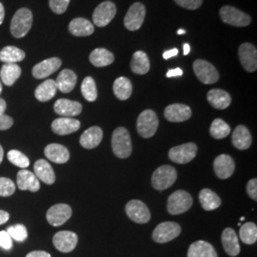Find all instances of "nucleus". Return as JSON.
Instances as JSON below:
<instances>
[{"instance_id":"052dcab7","label":"nucleus","mask_w":257,"mask_h":257,"mask_svg":"<svg viewBox=\"0 0 257 257\" xmlns=\"http://www.w3.org/2000/svg\"><path fill=\"white\" fill-rule=\"evenodd\" d=\"M1 92H2V85H1V83H0V94H1Z\"/></svg>"},{"instance_id":"a211bd4d","label":"nucleus","mask_w":257,"mask_h":257,"mask_svg":"<svg viewBox=\"0 0 257 257\" xmlns=\"http://www.w3.org/2000/svg\"><path fill=\"white\" fill-rule=\"evenodd\" d=\"M54 110L62 117H74L81 113L82 105L79 102L61 98L55 102Z\"/></svg>"},{"instance_id":"dca6fc26","label":"nucleus","mask_w":257,"mask_h":257,"mask_svg":"<svg viewBox=\"0 0 257 257\" xmlns=\"http://www.w3.org/2000/svg\"><path fill=\"white\" fill-rule=\"evenodd\" d=\"M62 65V61L58 57L48 58L33 68V75L37 79H43L55 73Z\"/></svg>"},{"instance_id":"c03bdc74","label":"nucleus","mask_w":257,"mask_h":257,"mask_svg":"<svg viewBox=\"0 0 257 257\" xmlns=\"http://www.w3.org/2000/svg\"><path fill=\"white\" fill-rule=\"evenodd\" d=\"M71 0H49L51 10L56 15H62L68 9Z\"/></svg>"},{"instance_id":"c85d7f7f","label":"nucleus","mask_w":257,"mask_h":257,"mask_svg":"<svg viewBox=\"0 0 257 257\" xmlns=\"http://www.w3.org/2000/svg\"><path fill=\"white\" fill-rule=\"evenodd\" d=\"M232 144L238 150H247L251 145V136L248 128L243 125H238L232 133Z\"/></svg>"},{"instance_id":"0eeeda50","label":"nucleus","mask_w":257,"mask_h":257,"mask_svg":"<svg viewBox=\"0 0 257 257\" xmlns=\"http://www.w3.org/2000/svg\"><path fill=\"white\" fill-rule=\"evenodd\" d=\"M193 71L196 77L204 84H213L219 79V74L215 67L203 59H197L194 61Z\"/></svg>"},{"instance_id":"c9c22d12","label":"nucleus","mask_w":257,"mask_h":257,"mask_svg":"<svg viewBox=\"0 0 257 257\" xmlns=\"http://www.w3.org/2000/svg\"><path fill=\"white\" fill-rule=\"evenodd\" d=\"M133 92V85L131 80L121 76L113 83V93L120 100H127Z\"/></svg>"},{"instance_id":"58836bf2","label":"nucleus","mask_w":257,"mask_h":257,"mask_svg":"<svg viewBox=\"0 0 257 257\" xmlns=\"http://www.w3.org/2000/svg\"><path fill=\"white\" fill-rule=\"evenodd\" d=\"M230 133V127L220 118L213 120L210 127V134L215 139H223L227 138Z\"/></svg>"},{"instance_id":"49530a36","label":"nucleus","mask_w":257,"mask_h":257,"mask_svg":"<svg viewBox=\"0 0 257 257\" xmlns=\"http://www.w3.org/2000/svg\"><path fill=\"white\" fill-rule=\"evenodd\" d=\"M0 247L6 250H10L13 247V239L6 230L0 231Z\"/></svg>"},{"instance_id":"72a5a7b5","label":"nucleus","mask_w":257,"mask_h":257,"mask_svg":"<svg viewBox=\"0 0 257 257\" xmlns=\"http://www.w3.org/2000/svg\"><path fill=\"white\" fill-rule=\"evenodd\" d=\"M199 201L205 211H213L219 208L220 197L210 189H203L199 193Z\"/></svg>"},{"instance_id":"8fccbe9b","label":"nucleus","mask_w":257,"mask_h":257,"mask_svg":"<svg viewBox=\"0 0 257 257\" xmlns=\"http://www.w3.org/2000/svg\"><path fill=\"white\" fill-rule=\"evenodd\" d=\"M26 257H52L51 254L47 251L43 250H35L32 252H29Z\"/></svg>"},{"instance_id":"e433bc0d","label":"nucleus","mask_w":257,"mask_h":257,"mask_svg":"<svg viewBox=\"0 0 257 257\" xmlns=\"http://www.w3.org/2000/svg\"><path fill=\"white\" fill-rule=\"evenodd\" d=\"M25 52L20 50L18 47L7 46L4 47L0 51V60L6 63H14L20 62L25 58Z\"/></svg>"},{"instance_id":"20e7f679","label":"nucleus","mask_w":257,"mask_h":257,"mask_svg":"<svg viewBox=\"0 0 257 257\" xmlns=\"http://www.w3.org/2000/svg\"><path fill=\"white\" fill-rule=\"evenodd\" d=\"M193 206V197L188 192L176 191L169 196L167 210L171 214H181L189 211Z\"/></svg>"},{"instance_id":"1a4fd4ad","label":"nucleus","mask_w":257,"mask_h":257,"mask_svg":"<svg viewBox=\"0 0 257 257\" xmlns=\"http://www.w3.org/2000/svg\"><path fill=\"white\" fill-rule=\"evenodd\" d=\"M181 233V227L175 222H163L153 232V239L157 243H167Z\"/></svg>"},{"instance_id":"3c124183","label":"nucleus","mask_w":257,"mask_h":257,"mask_svg":"<svg viewBox=\"0 0 257 257\" xmlns=\"http://www.w3.org/2000/svg\"><path fill=\"white\" fill-rule=\"evenodd\" d=\"M183 74V71L180 68H175L173 70H170L167 73V77H175V76H181Z\"/></svg>"},{"instance_id":"603ef678","label":"nucleus","mask_w":257,"mask_h":257,"mask_svg":"<svg viewBox=\"0 0 257 257\" xmlns=\"http://www.w3.org/2000/svg\"><path fill=\"white\" fill-rule=\"evenodd\" d=\"M177 55H178V49L174 48V49H172V50H169V51L164 52L163 58H164V59H170V58H172V57H174V56H176Z\"/></svg>"},{"instance_id":"37998d69","label":"nucleus","mask_w":257,"mask_h":257,"mask_svg":"<svg viewBox=\"0 0 257 257\" xmlns=\"http://www.w3.org/2000/svg\"><path fill=\"white\" fill-rule=\"evenodd\" d=\"M16 192V184L7 177H0V196H11Z\"/></svg>"},{"instance_id":"f704fd0d","label":"nucleus","mask_w":257,"mask_h":257,"mask_svg":"<svg viewBox=\"0 0 257 257\" xmlns=\"http://www.w3.org/2000/svg\"><path fill=\"white\" fill-rule=\"evenodd\" d=\"M114 60V56L104 48H97L93 50L90 55V62L95 67H105L111 64Z\"/></svg>"},{"instance_id":"09e8293b","label":"nucleus","mask_w":257,"mask_h":257,"mask_svg":"<svg viewBox=\"0 0 257 257\" xmlns=\"http://www.w3.org/2000/svg\"><path fill=\"white\" fill-rule=\"evenodd\" d=\"M14 124L13 118L6 115V114H0V131H6L11 128Z\"/></svg>"},{"instance_id":"f3484780","label":"nucleus","mask_w":257,"mask_h":257,"mask_svg":"<svg viewBox=\"0 0 257 257\" xmlns=\"http://www.w3.org/2000/svg\"><path fill=\"white\" fill-rule=\"evenodd\" d=\"M213 169L217 177L220 179H227L233 174L235 163L230 156L220 155L214 159Z\"/></svg>"},{"instance_id":"a878e982","label":"nucleus","mask_w":257,"mask_h":257,"mask_svg":"<svg viewBox=\"0 0 257 257\" xmlns=\"http://www.w3.org/2000/svg\"><path fill=\"white\" fill-rule=\"evenodd\" d=\"M76 82H77L76 74L74 71L69 69H65L63 71H61V73L58 74L55 81L57 90H59L63 93L72 92L76 85Z\"/></svg>"},{"instance_id":"7c9ffc66","label":"nucleus","mask_w":257,"mask_h":257,"mask_svg":"<svg viewBox=\"0 0 257 257\" xmlns=\"http://www.w3.org/2000/svg\"><path fill=\"white\" fill-rule=\"evenodd\" d=\"M57 92V86L55 80L47 79L46 81L41 83L36 90L35 95L37 100L40 102H46L51 100Z\"/></svg>"},{"instance_id":"39448f33","label":"nucleus","mask_w":257,"mask_h":257,"mask_svg":"<svg viewBox=\"0 0 257 257\" xmlns=\"http://www.w3.org/2000/svg\"><path fill=\"white\" fill-rule=\"evenodd\" d=\"M159 125L158 117L153 110H143L138 118V132L143 138H151L156 135Z\"/></svg>"},{"instance_id":"5fc2aeb1","label":"nucleus","mask_w":257,"mask_h":257,"mask_svg":"<svg viewBox=\"0 0 257 257\" xmlns=\"http://www.w3.org/2000/svg\"><path fill=\"white\" fill-rule=\"evenodd\" d=\"M7 109V104L6 101L2 98H0V114H4L5 110Z\"/></svg>"},{"instance_id":"6ab92c4d","label":"nucleus","mask_w":257,"mask_h":257,"mask_svg":"<svg viewBox=\"0 0 257 257\" xmlns=\"http://www.w3.org/2000/svg\"><path fill=\"white\" fill-rule=\"evenodd\" d=\"M164 115L170 122H183L191 118L192 110L184 104H172L166 108Z\"/></svg>"},{"instance_id":"f257e3e1","label":"nucleus","mask_w":257,"mask_h":257,"mask_svg":"<svg viewBox=\"0 0 257 257\" xmlns=\"http://www.w3.org/2000/svg\"><path fill=\"white\" fill-rule=\"evenodd\" d=\"M33 25V14L27 8L19 9L11 21V34L16 38L24 37Z\"/></svg>"},{"instance_id":"9b49d317","label":"nucleus","mask_w":257,"mask_h":257,"mask_svg":"<svg viewBox=\"0 0 257 257\" xmlns=\"http://www.w3.org/2000/svg\"><path fill=\"white\" fill-rule=\"evenodd\" d=\"M197 154V146L194 143H186L172 148L169 152L170 159L177 164H186L193 160Z\"/></svg>"},{"instance_id":"bb28decb","label":"nucleus","mask_w":257,"mask_h":257,"mask_svg":"<svg viewBox=\"0 0 257 257\" xmlns=\"http://www.w3.org/2000/svg\"><path fill=\"white\" fill-rule=\"evenodd\" d=\"M103 132L96 126L86 130L80 137V145L85 149L96 148L101 143Z\"/></svg>"},{"instance_id":"bf43d9fd","label":"nucleus","mask_w":257,"mask_h":257,"mask_svg":"<svg viewBox=\"0 0 257 257\" xmlns=\"http://www.w3.org/2000/svg\"><path fill=\"white\" fill-rule=\"evenodd\" d=\"M177 34H178V35H184V34H186V30H184V29H179V30L177 31Z\"/></svg>"},{"instance_id":"b1692460","label":"nucleus","mask_w":257,"mask_h":257,"mask_svg":"<svg viewBox=\"0 0 257 257\" xmlns=\"http://www.w3.org/2000/svg\"><path fill=\"white\" fill-rule=\"evenodd\" d=\"M207 99L211 106L217 110H225L231 103L230 93L220 89L211 90L207 94Z\"/></svg>"},{"instance_id":"ddd939ff","label":"nucleus","mask_w":257,"mask_h":257,"mask_svg":"<svg viewBox=\"0 0 257 257\" xmlns=\"http://www.w3.org/2000/svg\"><path fill=\"white\" fill-rule=\"evenodd\" d=\"M72 212V208L69 205L56 204L47 211V220L52 226L59 227L71 218Z\"/></svg>"},{"instance_id":"f03ea898","label":"nucleus","mask_w":257,"mask_h":257,"mask_svg":"<svg viewBox=\"0 0 257 257\" xmlns=\"http://www.w3.org/2000/svg\"><path fill=\"white\" fill-rule=\"evenodd\" d=\"M111 148L113 154L119 158H127L131 156L133 147L128 131L123 127L115 128L111 137Z\"/></svg>"},{"instance_id":"aec40b11","label":"nucleus","mask_w":257,"mask_h":257,"mask_svg":"<svg viewBox=\"0 0 257 257\" xmlns=\"http://www.w3.org/2000/svg\"><path fill=\"white\" fill-rule=\"evenodd\" d=\"M80 128V122L72 117H59L53 121L52 130L58 136H67L75 133Z\"/></svg>"},{"instance_id":"f8f14e48","label":"nucleus","mask_w":257,"mask_h":257,"mask_svg":"<svg viewBox=\"0 0 257 257\" xmlns=\"http://www.w3.org/2000/svg\"><path fill=\"white\" fill-rule=\"evenodd\" d=\"M125 210L128 218L138 224H145L151 219V212L147 205L140 200L128 201Z\"/></svg>"},{"instance_id":"9d476101","label":"nucleus","mask_w":257,"mask_h":257,"mask_svg":"<svg viewBox=\"0 0 257 257\" xmlns=\"http://www.w3.org/2000/svg\"><path fill=\"white\" fill-rule=\"evenodd\" d=\"M116 15V6L111 1L100 3L93 12L92 20L97 27H105Z\"/></svg>"},{"instance_id":"4468645a","label":"nucleus","mask_w":257,"mask_h":257,"mask_svg":"<svg viewBox=\"0 0 257 257\" xmlns=\"http://www.w3.org/2000/svg\"><path fill=\"white\" fill-rule=\"evenodd\" d=\"M240 62L243 68L248 72L253 73L257 69V51L255 46L250 43H243L238 49Z\"/></svg>"},{"instance_id":"473e14b6","label":"nucleus","mask_w":257,"mask_h":257,"mask_svg":"<svg viewBox=\"0 0 257 257\" xmlns=\"http://www.w3.org/2000/svg\"><path fill=\"white\" fill-rule=\"evenodd\" d=\"M21 75V68L18 64L6 63L0 71V78L6 86H13Z\"/></svg>"},{"instance_id":"7ed1b4c3","label":"nucleus","mask_w":257,"mask_h":257,"mask_svg":"<svg viewBox=\"0 0 257 257\" xmlns=\"http://www.w3.org/2000/svg\"><path fill=\"white\" fill-rule=\"evenodd\" d=\"M177 173L174 167L163 165L157 168L152 176L153 187L157 191H164L176 181Z\"/></svg>"},{"instance_id":"393cba45","label":"nucleus","mask_w":257,"mask_h":257,"mask_svg":"<svg viewBox=\"0 0 257 257\" xmlns=\"http://www.w3.org/2000/svg\"><path fill=\"white\" fill-rule=\"evenodd\" d=\"M34 170H35V175L38 178V180H41L42 182L48 185L55 183V175L54 169L46 160L44 159L37 160L34 166Z\"/></svg>"},{"instance_id":"a19ab883","label":"nucleus","mask_w":257,"mask_h":257,"mask_svg":"<svg viewBox=\"0 0 257 257\" xmlns=\"http://www.w3.org/2000/svg\"><path fill=\"white\" fill-rule=\"evenodd\" d=\"M8 159L14 165L18 166L21 169H25L30 165V160L27 156L17 150H12L8 153Z\"/></svg>"},{"instance_id":"c756f323","label":"nucleus","mask_w":257,"mask_h":257,"mask_svg":"<svg viewBox=\"0 0 257 257\" xmlns=\"http://www.w3.org/2000/svg\"><path fill=\"white\" fill-rule=\"evenodd\" d=\"M188 257H218L214 248L210 243L199 240L193 243L189 250Z\"/></svg>"},{"instance_id":"4c0bfd02","label":"nucleus","mask_w":257,"mask_h":257,"mask_svg":"<svg viewBox=\"0 0 257 257\" xmlns=\"http://www.w3.org/2000/svg\"><path fill=\"white\" fill-rule=\"evenodd\" d=\"M239 236L243 243L247 245L254 244L257 240V227L256 225L252 222L245 223L241 226Z\"/></svg>"},{"instance_id":"2f4dec72","label":"nucleus","mask_w":257,"mask_h":257,"mask_svg":"<svg viewBox=\"0 0 257 257\" xmlns=\"http://www.w3.org/2000/svg\"><path fill=\"white\" fill-rule=\"evenodd\" d=\"M150 60L146 53L142 51H138L134 54L131 61V69L135 74H147L150 71Z\"/></svg>"},{"instance_id":"ea45409f","label":"nucleus","mask_w":257,"mask_h":257,"mask_svg":"<svg viewBox=\"0 0 257 257\" xmlns=\"http://www.w3.org/2000/svg\"><path fill=\"white\" fill-rule=\"evenodd\" d=\"M81 92L86 100L93 102L97 98V89L95 81L91 76H87L81 84Z\"/></svg>"},{"instance_id":"6e6552de","label":"nucleus","mask_w":257,"mask_h":257,"mask_svg":"<svg viewBox=\"0 0 257 257\" xmlns=\"http://www.w3.org/2000/svg\"><path fill=\"white\" fill-rule=\"evenodd\" d=\"M146 17V8L140 3H134L126 14L124 19V25L128 31H138L142 26Z\"/></svg>"},{"instance_id":"6e6d98bb","label":"nucleus","mask_w":257,"mask_h":257,"mask_svg":"<svg viewBox=\"0 0 257 257\" xmlns=\"http://www.w3.org/2000/svg\"><path fill=\"white\" fill-rule=\"evenodd\" d=\"M4 18H5V10L3 7V4L0 2V25L3 23Z\"/></svg>"},{"instance_id":"5701e85b","label":"nucleus","mask_w":257,"mask_h":257,"mask_svg":"<svg viewBox=\"0 0 257 257\" xmlns=\"http://www.w3.org/2000/svg\"><path fill=\"white\" fill-rule=\"evenodd\" d=\"M45 156L50 161L57 164H64L70 159V153L67 148L60 144H50L45 148Z\"/></svg>"},{"instance_id":"412c9836","label":"nucleus","mask_w":257,"mask_h":257,"mask_svg":"<svg viewBox=\"0 0 257 257\" xmlns=\"http://www.w3.org/2000/svg\"><path fill=\"white\" fill-rule=\"evenodd\" d=\"M17 184L19 190L36 193L40 189V183L36 175L28 170H20L17 176Z\"/></svg>"},{"instance_id":"4be33fe9","label":"nucleus","mask_w":257,"mask_h":257,"mask_svg":"<svg viewBox=\"0 0 257 257\" xmlns=\"http://www.w3.org/2000/svg\"><path fill=\"white\" fill-rule=\"evenodd\" d=\"M222 244L225 251L230 256H236L240 252L238 237L235 230L231 228H227L222 232Z\"/></svg>"},{"instance_id":"4d7b16f0","label":"nucleus","mask_w":257,"mask_h":257,"mask_svg":"<svg viewBox=\"0 0 257 257\" xmlns=\"http://www.w3.org/2000/svg\"><path fill=\"white\" fill-rule=\"evenodd\" d=\"M183 50L184 55H189V53H190V50H191V47H190V45H189L188 43H185L183 46Z\"/></svg>"},{"instance_id":"2eb2a0df","label":"nucleus","mask_w":257,"mask_h":257,"mask_svg":"<svg viewBox=\"0 0 257 257\" xmlns=\"http://www.w3.org/2000/svg\"><path fill=\"white\" fill-rule=\"evenodd\" d=\"M53 242L55 245V248H57L61 252H71L74 250L77 242H78V237L76 233L70 230H62L56 232L53 238Z\"/></svg>"},{"instance_id":"a18cd8bd","label":"nucleus","mask_w":257,"mask_h":257,"mask_svg":"<svg viewBox=\"0 0 257 257\" xmlns=\"http://www.w3.org/2000/svg\"><path fill=\"white\" fill-rule=\"evenodd\" d=\"M180 7L188 10H196L201 7L203 0H175Z\"/></svg>"},{"instance_id":"de8ad7c7","label":"nucleus","mask_w":257,"mask_h":257,"mask_svg":"<svg viewBox=\"0 0 257 257\" xmlns=\"http://www.w3.org/2000/svg\"><path fill=\"white\" fill-rule=\"evenodd\" d=\"M247 192H248V196L253 199L254 201L257 200V179L253 178L250 179L247 185Z\"/></svg>"},{"instance_id":"423d86ee","label":"nucleus","mask_w":257,"mask_h":257,"mask_svg":"<svg viewBox=\"0 0 257 257\" xmlns=\"http://www.w3.org/2000/svg\"><path fill=\"white\" fill-rule=\"evenodd\" d=\"M219 16L224 23L235 27H246L251 22V19L248 15L231 6L222 7Z\"/></svg>"},{"instance_id":"864d4df0","label":"nucleus","mask_w":257,"mask_h":257,"mask_svg":"<svg viewBox=\"0 0 257 257\" xmlns=\"http://www.w3.org/2000/svg\"><path fill=\"white\" fill-rule=\"evenodd\" d=\"M10 214L7 211L0 210V225L5 224L7 221L9 220Z\"/></svg>"},{"instance_id":"13d9d810","label":"nucleus","mask_w":257,"mask_h":257,"mask_svg":"<svg viewBox=\"0 0 257 257\" xmlns=\"http://www.w3.org/2000/svg\"><path fill=\"white\" fill-rule=\"evenodd\" d=\"M3 156H4V152H3V148L1 147V145H0V164H1V162H2V160H3Z\"/></svg>"},{"instance_id":"79ce46f5","label":"nucleus","mask_w":257,"mask_h":257,"mask_svg":"<svg viewBox=\"0 0 257 257\" xmlns=\"http://www.w3.org/2000/svg\"><path fill=\"white\" fill-rule=\"evenodd\" d=\"M6 231L9 233L11 238L15 239L18 242H24L28 237L27 229L22 224L10 226Z\"/></svg>"},{"instance_id":"cd10ccee","label":"nucleus","mask_w":257,"mask_h":257,"mask_svg":"<svg viewBox=\"0 0 257 257\" xmlns=\"http://www.w3.org/2000/svg\"><path fill=\"white\" fill-rule=\"evenodd\" d=\"M69 32L74 37H89L93 34L94 27L88 19L77 18L71 21Z\"/></svg>"}]
</instances>
